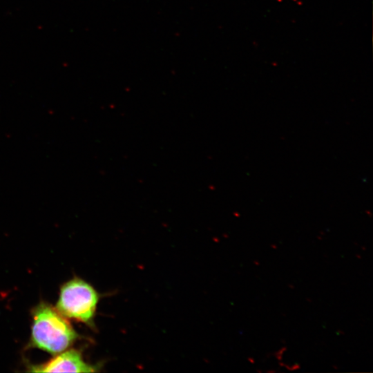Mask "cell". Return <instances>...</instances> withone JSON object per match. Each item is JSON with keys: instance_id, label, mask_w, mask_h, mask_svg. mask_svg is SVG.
I'll return each mask as SVG.
<instances>
[{"instance_id": "obj_2", "label": "cell", "mask_w": 373, "mask_h": 373, "mask_svg": "<svg viewBox=\"0 0 373 373\" xmlns=\"http://www.w3.org/2000/svg\"><path fill=\"white\" fill-rule=\"evenodd\" d=\"M99 297L92 285L74 278L61 287L55 308L66 318L93 326Z\"/></svg>"}, {"instance_id": "obj_1", "label": "cell", "mask_w": 373, "mask_h": 373, "mask_svg": "<svg viewBox=\"0 0 373 373\" xmlns=\"http://www.w3.org/2000/svg\"><path fill=\"white\" fill-rule=\"evenodd\" d=\"M31 316L30 347L57 354L67 350L79 338L66 318L45 302L35 306Z\"/></svg>"}, {"instance_id": "obj_4", "label": "cell", "mask_w": 373, "mask_h": 373, "mask_svg": "<svg viewBox=\"0 0 373 373\" xmlns=\"http://www.w3.org/2000/svg\"><path fill=\"white\" fill-rule=\"evenodd\" d=\"M286 350L285 347H283L280 350H279L275 355L276 358L280 361L282 358V354H283L284 351Z\"/></svg>"}, {"instance_id": "obj_3", "label": "cell", "mask_w": 373, "mask_h": 373, "mask_svg": "<svg viewBox=\"0 0 373 373\" xmlns=\"http://www.w3.org/2000/svg\"><path fill=\"white\" fill-rule=\"evenodd\" d=\"M29 372H95L99 371L97 365L84 361L82 353L75 349L63 351L46 363L31 365Z\"/></svg>"}]
</instances>
